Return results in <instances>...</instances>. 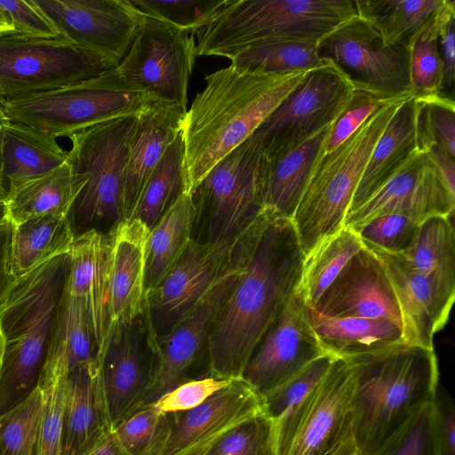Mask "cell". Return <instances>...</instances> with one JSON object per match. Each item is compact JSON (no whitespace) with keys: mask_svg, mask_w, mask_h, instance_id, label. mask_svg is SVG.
<instances>
[{"mask_svg":"<svg viewBox=\"0 0 455 455\" xmlns=\"http://www.w3.org/2000/svg\"><path fill=\"white\" fill-rule=\"evenodd\" d=\"M419 226L405 216L387 214L373 219L356 233L363 245L399 254L411 246Z\"/></svg>","mask_w":455,"mask_h":455,"instance_id":"obj_51","label":"cell"},{"mask_svg":"<svg viewBox=\"0 0 455 455\" xmlns=\"http://www.w3.org/2000/svg\"><path fill=\"white\" fill-rule=\"evenodd\" d=\"M74 240L75 235L64 214L39 215L12 223L10 267L13 278L68 252Z\"/></svg>","mask_w":455,"mask_h":455,"instance_id":"obj_32","label":"cell"},{"mask_svg":"<svg viewBox=\"0 0 455 455\" xmlns=\"http://www.w3.org/2000/svg\"><path fill=\"white\" fill-rule=\"evenodd\" d=\"M195 207L183 194L149 230L145 252V288L148 292L172 267L191 240Z\"/></svg>","mask_w":455,"mask_h":455,"instance_id":"obj_34","label":"cell"},{"mask_svg":"<svg viewBox=\"0 0 455 455\" xmlns=\"http://www.w3.org/2000/svg\"><path fill=\"white\" fill-rule=\"evenodd\" d=\"M433 405L441 455H455V409L449 394L436 389Z\"/></svg>","mask_w":455,"mask_h":455,"instance_id":"obj_55","label":"cell"},{"mask_svg":"<svg viewBox=\"0 0 455 455\" xmlns=\"http://www.w3.org/2000/svg\"><path fill=\"white\" fill-rule=\"evenodd\" d=\"M338 455H358L354 441L346 445Z\"/></svg>","mask_w":455,"mask_h":455,"instance_id":"obj_61","label":"cell"},{"mask_svg":"<svg viewBox=\"0 0 455 455\" xmlns=\"http://www.w3.org/2000/svg\"><path fill=\"white\" fill-rule=\"evenodd\" d=\"M143 14L194 34L205 26L228 0H130Z\"/></svg>","mask_w":455,"mask_h":455,"instance_id":"obj_49","label":"cell"},{"mask_svg":"<svg viewBox=\"0 0 455 455\" xmlns=\"http://www.w3.org/2000/svg\"><path fill=\"white\" fill-rule=\"evenodd\" d=\"M418 150L438 146L455 157V104L443 93L414 97Z\"/></svg>","mask_w":455,"mask_h":455,"instance_id":"obj_41","label":"cell"},{"mask_svg":"<svg viewBox=\"0 0 455 455\" xmlns=\"http://www.w3.org/2000/svg\"><path fill=\"white\" fill-rule=\"evenodd\" d=\"M196 57L194 34L143 14L132 45L116 68L126 81L155 100L187 108Z\"/></svg>","mask_w":455,"mask_h":455,"instance_id":"obj_14","label":"cell"},{"mask_svg":"<svg viewBox=\"0 0 455 455\" xmlns=\"http://www.w3.org/2000/svg\"><path fill=\"white\" fill-rule=\"evenodd\" d=\"M96 364L97 352L84 307L66 285L44 367L68 374Z\"/></svg>","mask_w":455,"mask_h":455,"instance_id":"obj_33","label":"cell"},{"mask_svg":"<svg viewBox=\"0 0 455 455\" xmlns=\"http://www.w3.org/2000/svg\"><path fill=\"white\" fill-rule=\"evenodd\" d=\"M60 36L116 66L124 58L143 13L130 0H32Z\"/></svg>","mask_w":455,"mask_h":455,"instance_id":"obj_17","label":"cell"},{"mask_svg":"<svg viewBox=\"0 0 455 455\" xmlns=\"http://www.w3.org/2000/svg\"><path fill=\"white\" fill-rule=\"evenodd\" d=\"M355 89L350 78L332 61L308 70L300 82L252 133L261 156L288 153L331 125Z\"/></svg>","mask_w":455,"mask_h":455,"instance_id":"obj_13","label":"cell"},{"mask_svg":"<svg viewBox=\"0 0 455 455\" xmlns=\"http://www.w3.org/2000/svg\"><path fill=\"white\" fill-rule=\"evenodd\" d=\"M116 67L61 36H0V96L4 101L94 78Z\"/></svg>","mask_w":455,"mask_h":455,"instance_id":"obj_11","label":"cell"},{"mask_svg":"<svg viewBox=\"0 0 455 455\" xmlns=\"http://www.w3.org/2000/svg\"><path fill=\"white\" fill-rule=\"evenodd\" d=\"M455 3L447 1L440 26L438 45L443 65V91L455 84Z\"/></svg>","mask_w":455,"mask_h":455,"instance_id":"obj_54","label":"cell"},{"mask_svg":"<svg viewBox=\"0 0 455 455\" xmlns=\"http://www.w3.org/2000/svg\"><path fill=\"white\" fill-rule=\"evenodd\" d=\"M309 323L324 351L350 359L405 343L402 328L387 319L336 317L307 306Z\"/></svg>","mask_w":455,"mask_h":455,"instance_id":"obj_29","label":"cell"},{"mask_svg":"<svg viewBox=\"0 0 455 455\" xmlns=\"http://www.w3.org/2000/svg\"><path fill=\"white\" fill-rule=\"evenodd\" d=\"M347 360L353 369V440L358 455H373L421 408L438 387L434 349L398 344Z\"/></svg>","mask_w":455,"mask_h":455,"instance_id":"obj_3","label":"cell"},{"mask_svg":"<svg viewBox=\"0 0 455 455\" xmlns=\"http://www.w3.org/2000/svg\"><path fill=\"white\" fill-rule=\"evenodd\" d=\"M331 125L282 156L266 158L260 154L258 180L266 209L291 220L316 164L325 154Z\"/></svg>","mask_w":455,"mask_h":455,"instance_id":"obj_28","label":"cell"},{"mask_svg":"<svg viewBox=\"0 0 455 455\" xmlns=\"http://www.w3.org/2000/svg\"><path fill=\"white\" fill-rule=\"evenodd\" d=\"M363 247L357 233L343 227L304 255L298 289L313 307L346 264Z\"/></svg>","mask_w":455,"mask_h":455,"instance_id":"obj_39","label":"cell"},{"mask_svg":"<svg viewBox=\"0 0 455 455\" xmlns=\"http://www.w3.org/2000/svg\"><path fill=\"white\" fill-rule=\"evenodd\" d=\"M70 261L69 251L15 278L0 303V416L39 386Z\"/></svg>","mask_w":455,"mask_h":455,"instance_id":"obj_4","label":"cell"},{"mask_svg":"<svg viewBox=\"0 0 455 455\" xmlns=\"http://www.w3.org/2000/svg\"><path fill=\"white\" fill-rule=\"evenodd\" d=\"M446 4L447 0L409 48L411 88L415 96L443 92V65L438 37Z\"/></svg>","mask_w":455,"mask_h":455,"instance_id":"obj_42","label":"cell"},{"mask_svg":"<svg viewBox=\"0 0 455 455\" xmlns=\"http://www.w3.org/2000/svg\"><path fill=\"white\" fill-rule=\"evenodd\" d=\"M137 117L108 120L68 137L73 200L67 218L75 237L89 231L109 235L124 221L125 168Z\"/></svg>","mask_w":455,"mask_h":455,"instance_id":"obj_6","label":"cell"},{"mask_svg":"<svg viewBox=\"0 0 455 455\" xmlns=\"http://www.w3.org/2000/svg\"><path fill=\"white\" fill-rule=\"evenodd\" d=\"M451 216L419 224L415 240L400 256L417 272L455 293V236Z\"/></svg>","mask_w":455,"mask_h":455,"instance_id":"obj_36","label":"cell"},{"mask_svg":"<svg viewBox=\"0 0 455 455\" xmlns=\"http://www.w3.org/2000/svg\"><path fill=\"white\" fill-rule=\"evenodd\" d=\"M354 84L348 103L331 125L325 143V153L350 137L375 111L403 96L392 97L361 84Z\"/></svg>","mask_w":455,"mask_h":455,"instance_id":"obj_50","label":"cell"},{"mask_svg":"<svg viewBox=\"0 0 455 455\" xmlns=\"http://www.w3.org/2000/svg\"><path fill=\"white\" fill-rule=\"evenodd\" d=\"M260 154V143L251 135L213 165L191 191L193 241L233 240L266 210L258 180Z\"/></svg>","mask_w":455,"mask_h":455,"instance_id":"obj_10","label":"cell"},{"mask_svg":"<svg viewBox=\"0 0 455 455\" xmlns=\"http://www.w3.org/2000/svg\"><path fill=\"white\" fill-rule=\"evenodd\" d=\"M8 220L5 201H0V223Z\"/></svg>","mask_w":455,"mask_h":455,"instance_id":"obj_62","label":"cell"},{"mask_svg":"<svg viewBox=\"0 0 455 455\" xmlns=\"http://www.w3.org/2000/svg\"><path fill=\"white\" fill-rule=\"evenodd\" d=\"M246 261L222 276L196 308L152 347L154 371L142 408L155 404L183 383L211 377L207 358L209 335Z\"/></svg>","mask_w":455,"mask_h":455,"instance_id":"obj_15","label":"cell"},{"mask_svg":"<svg viewBox=\"0 0 455 455\" xmlns=\"http://www.w3.org/2000/svg\"><path fill=\"white\" fill-rule=\"evenodd\" d=\"M4 100L0 96V111L2 110Z\"/></svg>","mask_w":455,"mask_h":455,"instance_id":"obj_63","label":"cell"},{"mask_svg":"<svg viewBox=\"0 0 455 455\" xmlns=\"http://www.w3.org/2000/svg\"><path fill=\"white\" fill-rule=\"evenodd\" d=\"M380 260L392 284L405 343L434 349V336L446 324L455 293L414 270L399 254L363 245Z\"/></svg>","mask_w":455,"mask_h":455,"instance_id":"obj_23","label":"cell"},{"mask_svg":"<svg viewBox=\"0 0 455 455\" xmlns=\"http://www.w3.org/2000/svg\"><path fill=\"white\" fill-rule=\"evenodd\" d=\"M455 196L435 164L417 150L403 168L363 204L348 213L343 227L355 233L375 218L405 216L418 224L434 216H452Z\"/></svg>","mask_w":455,"mask_h":455,"instance_id":"obj_19","label":"cell"},{"mask_svg":"<svg viewBox=\"0 0 455 455\" xmlns=\"http://www.w3.org/2000/svg\"><path fill=\"white\" fill-rule=\"evenodd\" d=\"M42 410L38 386L25 401L0 416V455H36Z\"/></svg>","mask_w":455,"mask_h":455,"instance_id":"obj_43","label":"cell"},{"mask_svg":"<svg viewBox=\"0 0 455 455\" xmlns=\"http://www.w3.org/2000/svg\"><path fill=\"white\" fill-rule=\"evenodd\" d=\"M414 97L399 107L376 142L347 214L359 208L392 179L418 150Z\"/></svg>","mask_w":455,"mask_h":455,"instance_id":"obj_30","label":"cell"},{"mask_svg":"<svg viewBox=\"0 0 455 455\" xmlns=\"http://www.w3.org/2000/svg\"><path fill=\"white\" fill-rule=\"evenodd\" d=\"M353 369L335 358L316 387L275 423V455H338L353 442Z\"/></svg>","mask_w":455,"mask_h":455,"instance_id":"obj_12","label":"cell"},{"mask_svg":"<svg viewBox=\"0 0 455 455\" xmlns=\"http://www.w3.org/2000/svg\"><path fill=\"white\" fill-rule=\"evenodd\" d=\"M203 455H275V424L259 412L228 431Z\"/></svg>","mask_w":455,"mask_h":455,"instance_id":"obj_46","label":"cell"},{"mask_svg":"<svg viewBox=\"0 0 455 455\" xmlns=\"http://www.w3.org/2000/svg\"><path fill=\"white\" fill-rule=\"evenodd\" d=\"M317 52L355 84L392 97L412 93L409 49L385 44L379 32L357 14L318 41Z\"/></svg>","mask_w":455,"mask_h":455,"instance_id":"obj_16","label":"cell"},{"mask_svg":"<svg viewBox=\"0 0 455 455\" xmlns=\"http://www.w3.org/2000/svg\"><path fill=\"white\" fill-rule=\"evenodd\" d=\"M436 167L450 192L455 196V157L438 146L426 152Z\"/></svg>","mask_w":455,"mask_h":455,"instance_id":"obj_57","label":"cell"},{"mask_svg":"<svg viewBox=\"0 0 455 455\" xmlns=\"http://www.w3.org/2000/svg\"><path fill=\"white\" fill-rule=\"evenodd\" d=\"M186 193H189V188L181 130L148 177L133 219L140 220L151 230Z\"/></svg>","mask_w":455,"mask_h":455,"instance_id":"obj_37","label":"cell"},{"mask_svg":"<svg viewBox=\"0 0 455 455\" xmlns=\"http://www.w3.org/2000/svg\"><path fill=\"white\" fill-rule=\"evenodd\" d=\"M373 455H441L433 402L421 408Z\"/></svg>","mask_w":455,"mask_h":455,"instance_id":"obj_48","label":"cell"},{"mask_svg":"<svg viewBox=\"0 0 455 455\" xmlns=\"http://www.w3.org/2000/svg\"><path fill=\"white\" fill-rule=\"evenodd\" d=\"M12 33H15L14 27L6 12L0 8V36Z\"/></svg>","mask_w":455,"mask_h":455,"instance_id":"obj_59","label":"cell"},{"mask_svg":"<svg viewBox=\"0 0 455 455\" xmlns=\"http://www.w3.org/2000/svg\"><path fill=\"white\" fill-rule=\"evenodd\" d=\"M231 379L211 376L190 380L162 396L154 405L164 413L188 411L198 406L215 392L228 386Z\"/></svg>","mask_w":455,"mask_h":455,"instance_id":"obj_52","label":"cell"},{"mask_svg":"<svg viewBox=\"0 0 455 455\" xmlns=\"http://www.w3.org/2000/svg\"><path fill=\"white\" fill-rule=\"evenodd\" d=\"M85 455H128L113 430L105 435Z\"/></svg>","mask_w":455,"mask_h":455,"instance_id":"obj_58","label":"cell"},{"mask_svg":"<svg viewBox=\"0 0 455 455\" xmlns=\"http://www.w3.org/2000/svg\"><path fill=\"white\" fill-rule=\"evenodd\" d=\"M0 8L10 18L17 34L44 38L60 36L53 25L32 0L0 1Z\"/></svg>","mask_w":455,"mask_h":455,"instance_id":"obj_53","label":"cell"},{"mask_svg":"<svg viewBox=\"0 0 455 455\" xmlns=\"http://www.w3.org/2000/svg\"><path fill=\"white\" fill-rule=\"evenodd\" d=\"M4 116L2 114V110L0 111V201H5L6 199V190L4 184L3 179V167H2V122Z\"/></svg>","mask_w":455,"mask_h":455,"instance_id":"obj_60","label":"cell"},{"mask_svg":"<svg viewBox=\"0 0 455 455\" xmlns=\"http://www.w3.org/2000/svg\"><path fill=\"white\" fill-rule=\"evenodd\" d=\"M68 373L44 368L39 383L43 410L36 455H60Z\"/></svg>","mask_w":455,"mask_h":455,"instance_id":"obj_45","label":"cell"},{"mask_svg":"<svg viewBox=\"0 0 455 455\" xmlns=\"http://www.w3.org/2000/svg\"><path fill=\"white\" fill-rule=\"evenodd\" d=\"M304 253L291 220L261 235L222 305L207 342L212 377L237 379L255 347L296 291Z\"/></svg>","mask_w":455,"mask_h":455,"instance_id":"obj_1","label":"cell"},{"mask_svg":"<svg viewBox=\"0 0 455 455\" xmlns=\"http://www.w3.org/2000/svg\"><path fill=\"white\" fill-rule=\"evenodd\" d=\"M311 307L328 316L387 319L403 331L401 312L387 274L378 257L364 246Z\"/></svg>","mask_w":455,"mask_h":455,"instance_id":"obj_22","label":"cell"},{"mask_svg":"<svg viewBox=\"0 0 455 455\" xmlns=\"http://www.w3.org/2000/svg\"><path fill=\"white\" fill-rule=\"evenodd\" d=\"M413 96L405 94L383 106L320 158L291 220L304 255L343 228L376 142L399 107Z\"/></svg>","mask_w":455,"mask_h":455,"instance_id":"obj_7","label":"cell"},{"mask_svg":"<svg viewBox=\"0 0 455 455\" xmlns=\"http://www.w3.org/2000/svg\"><path fill=\"white\" fill-rule=\"evenodd\" d=\"M148 234L149 229L140 220L132 219L121 222L109 235L107 345L116 331L144 315Z\"/></svg>","mask_w":455,"mask_h":455,"instance_id":"obj_24","label":"cell"},{"mask_svg":"<svg viewBox=\"0 0 455 455\" xmlns=\"http://www.w3.org/2000/svg\"><path fill=\"white\" fill-rule=\"evenodd\" d=\"M446 0H355L357 15L370 23L387 45L410 48Z\"/></svg>","mask_w":455,"mask_h":455,"instance_id":"obj_35","label":"cell"},{"mask_svg":"<svg viewBox=\"0 0 455 455\" xmlns=\"http://www.w3.org/2000/svg\"><path fill=\"white\" fill-rule=\"evenodd\" d=\"M187 111L186 108L155 100L138 116L125 168L124 221L133 219L148 177L181 132Z\"/></svg>","mask_w":455,"mask_h":455,"instance_id":"obj_26","label":"cell"},{"mask_svg":"<svg viewBox=\"0 0 455 455\" xmlns=\"http://www.w3.org/2000/svg\"><path fill=\"white\" fill-rule=\"evenodd\" d=\"M110 253V236L96 231L75 237L70 249L67 288L84 307L98 363L107 347Z\"/></svg>","mask_w":455,"mask_h":455,"instance_id":"obj_25","label":"cell"},{"mask_svg":"<svg viewBox=\"0 0 455 455\" xmlns=\"http://www.w3.org/2000/svg\"><path fill=\"white\" fill-rule=\"evenodd\" d=\"M168 431L167 414L154 404L140 409L113 429L128 455H160Z\"/></svg>","mask_w":455,"mask_h":455,"instance_id":"obj_44","label":"cell"},{"mask_svg":"<svg viewBox=\"0 0 455 455\" xmlns=\"http://www.w3.org/2000/svg\"><path fill=\"white\" fill-rule=\"evenodd\" d=\"M11 236L12 223L6 220L0 223V303L14 281L10 267Z\"/></svg>","mask_w":455,"mask_h":455,"instance_id":"obj_56","label":"cell"},{"mask_svg":"<svg viewBox=\"0 0 455 455\" xmlns=\"http://www.w3.org/2000/svg\"><path fill=\"white\" fill-rule=\"evenodd\" d=\"M73 200L68 161L60 167L7 193V218L12 223L44 214L68 215Z\"/></svg>","mask_w":455,"mask_h":455,"instance_id":"obj_38","label":"cell"},{"mask_svg":"<svg viewBox=\"0 0 455 455\" xmlns=\"http://www.w3.org/2000/svg\"><path fill=\"white\" fill-rule=\"evenodd\" d=\"M335 357L323 355L261 396L263 412L274 422L299 403L323 379Z\"/></svg>","mask_w":455,"mask_h":455,"instance_id":"obj_47","label":"cell"},{"mask_svg":"<svg viewBox=\"0 0 455 455\" xmlns=\"http://www.w3.org/2000/svg\"><path fill=\"white\" fill-rule=\"evenodd\" d=\"M67 161L68 151L58 144L56 139L4 117L2 167L6 193Z\"/></svg>","mask_w":455,"mask_h":455,"instance_id":"obj_31","label":"cell"},{"mask_svg":"<svg viewBox=\"0 0 455 455\" xmlns=\"http://www.w3.org/2000/svg\"><path fill=\"white\" fill-rule=\"evenodd\" d=\"M110 431L98 365L69 372L60 455H85Z\"/></svg>","mask_w":455,"mask_h":455,"instance_id":"obj_27","label":"cell"},{"mask_svg":"<svg viewBox=\"0 0 455 455\" xmlns=\"http://www.w3.org/2000/svg\"><path fill=\"white\" fill-rule=\"evenodd\" d=\"M276 218L266 209L233 240L188 242L172 267L146 294L143 317L151 347L190 314L222 276L248 259Z\"/></svg>","mask_w":455,"mask_h":455,"instance_id":"obj_8","label":"cell"},{"mask_svg":"<svg viewBox=\"0 0 455 455\" xmlns=\"http://www.w3.org/2000/svg\"><path fill=\"white\" fill-rule=\"evenodd\" d=\"M325 355L309 323L307 304L297 288L255 347L241 379L261 397Z\"/></svg>","mask_w":455,"mask_h":455,"instance_id":"obj_18","label":"cell"},{"mask_svg":"<svg viewBox=\"0 0 455 455\" xmlns=\"http://www.w3.org/2000/svg\"><path fill=\"white\" fill-rule=\"evenodd\" d=\"M154 101L116 67L94 78L6 100L2 114L10 122L57 139L108 120L138 116Z\"/></svg>","mask_w":455,"mask_h":455,"instance_id":"obj_9","label":"cell"},{"mask_svg":"<svg viewBox=\"0 0 455 455\" xmlns=\"http://www.w3.org/2000/svg\"><path fill=\"white\" fill-rule=\"evenodd\" d=\"M235 68L255 74L276 75L310 70L324 61L316 42H272L247 48L231 59Z\"/></svg>","mask_w":455,"mask_h":455,"instance_id":"obj_40","label":"cell"},{"mask_svg":"<svg viewBox=\"0 0 455 455\" xmlns=\"http://www.w3.org/2000/svg\"><path fill=\"white\" fill-rule=\"evenodd\" d=\"M356 14L355 0H228L194 33L196 56L230 60L272 42L318 43Z\"/></svg>","mask_w":455,"mask_h":455,"instance_id":"obj_5","label":"cell"},{"mask_svg":"<svg viewBox=\"0 0 455 455\" xmlns=\"http://www.w3.org/2000/svg\"><path fill=\"white\" fill-rule=\"evenodd\" d=\"M154 364L143 315L109 339L98 367L112 430L142 408Z\"/></svg>","mask_w":455,"mask_h":455,"instance_id":"obj_20","label":"cell"},{"mask_svg":"<svg viewBox=\"0 0 455 455\" xmlns=\"http://www.w3.org/2000/svg\"><path fill=\"white\" fill-rule=\"evenodd\" d=\"M308 70L263 75L233 66L205 76L182 135L189 193L222 157L252 135Z\"/></svg>","mask_w":455,"mask_h":455,"instance_id":"obj_2","label":"cell"},{"mask_svg":"<svg viewBox=\"0 0 455 455\" xmlns=\"http://www.w3.org/2000/svg\"><path fill=\"white\" fill-rule=\"evenodd\" d=\"M261 397L241 378L198 406L168 412V437L160 455H203L243 420L262 412Z\"/></svg>","mask_w":455,"mask_h":455,"instance_id":"obj_21","label":"cell"}]
</instances>
